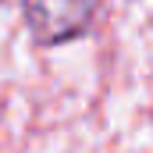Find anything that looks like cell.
Here are the masks:
<instances>
[{
    "label": "cell",
    "instance_id": "6da1fadb",
    "mask_svg": "<svg viewBox=\"0 0 153 153\" xmlns=\"http://www.w3.org/2000/svg\"><path fill=\"white\" fill-rule=\"evenodd\" d=\"M96 11V0H25V22L39 43H64L78 36Z\"/></svg>",
    "mask_w": 153,
    "mask_h": 153
}]
</instances>
